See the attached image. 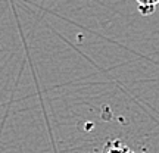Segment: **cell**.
<instances>
[{
  "label": "cell",
  "mask_w": 159,
  "mask_h": 153,
  "mask_svg": "<svg viewBox=\"0 0 159 153\" xmlns=\"http://www.w3.org/2000/svg\"><path fill=\"white\" fill-rule=\"evenodd\" d=\"M136 2L139 5V12L144 16L152 15L155 12L156 5H159V0H136Z\"/></svg>",
  "instance_id": "obj_1"
}]
</instances>
